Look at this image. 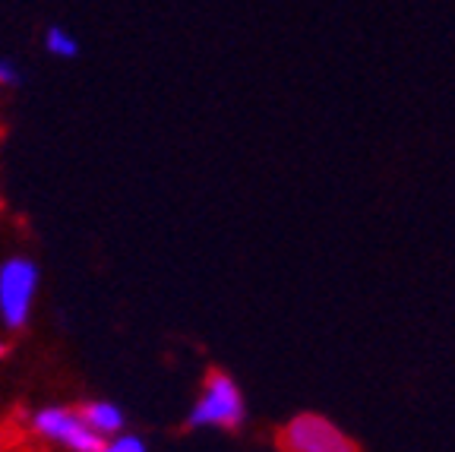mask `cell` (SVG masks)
Listing matches in <instances>:
<instances>
[{
	"label": "cell",
	"mask_w": 455,
	"mask_h": 452,
	"mask_svg": "<svg viewBox=\"0 0 455 452\" xmlns=\"http://www.w3.org/2000/svg\"><path fill=\"white\" fill-rule=\"evenodd\" d=\"M83 417L89 421V427H92L95 433H101V437H117V433L124 431V424H127V417H124V408H117L114 402H89L83 405Z\"/></svg>",
	"instance_id": "5"
},
{
	"label": "cell",
	"mask_w": 455,
	"mask_h": 452,
	"mask_svg": "<svg viewBox=\"0 0 455 452\" xmlns=\"http://www.w3.org/2000/svg\"><path fill=\"white\" fill-rule=\"evenodd\" d=\"M38 266L28 256H10L0 262V319L7 329H22L36 304Z\"/></svg>",
	"instance_id": "2"
},
{
	"label": "cell",
	"mask_w": 455,
	"mask_h": 452,
	"mask_svg": "<svg viewBox=\"0 0 455 452\" xmlns=\"http://www.w3.org/2000/svg\"><path fill=\"white\" fill-rule=\"evenodd\" d=\"M44 48H48V54L64 57V61H70V57L79 54L76 36H73V32H67L64 26H48V32H44Z\"/></svg>",
	"instance_id": "6"
},
{
	"label": "cell",
	"mask_w": 455,
	"mask_h": 452,
	"mask_svg": "<svg viewBox=\"0 0 455 452\" xmlns=\"http://www.w3.org/2000/svg\"><path fill=\"white\" fill-rule=\"evenodd\" d=\"M0 354H4V342H0Z\"/></svg>",
	"instance_id": "9"
},
{
	"label": "cell",
	"mask_w": 455,
	"mask_h": 452,
	"mask_svg": "<svg viewBox=\"0 0 455 452\" xmlns=\"http://www.w3.org/2000/svg\"><path fill=\"white\" fill-rule=\"evenodd\" d=\"M278 443H282L284 452H361L351 433H345L335 421L313 415V411L294 415L282 427Z\"/></svg>",
	"instance_id": "3"
},
{
	"label": "cell",
	"mask_w": 455,
	"mask_h": 452,
	"mask_svg": "<svg viewBox=\"0 0 455 452\" xmlns=\"http://www.w3.org/2000/svg\"><path fill=\"white\" fill-rule=\"evenodd\" d=\"M99 452H146V443L133 433H117V437H108Z\"/></svg>",
	"instance_id": "7"
},
{
	"label": "cell",
	"mask_w": 455,
	"mask_h": 452,
	"mask_svg": "<svg viewBox=\"0 0 455 452\" xmlns=\"http://www.w3.org/2000/svg\"><path fill=\"white\" fill-rule=\"evenodd\" d=\"M20 83V70L10 64L7 57H0V85H16Z\"/></svg>",
	"instance_id": "8"
},
{
	"label": "cell",
	"mask_w": 455,
	"mask_h": 452,
	"mask_svg": "<svg viewBox=\"0 0 455 452\" xmlns=\"http://www.w3.org/2000/svg\"><path fill=\"white\" fill-rule=\"evenodd\" d=\"M32 431L70 452H99V446L105 443V437L89 427L83 411L64 408V405L38 408L36 417H32Z\"/></svg>",
	"instance_id": "4"
},
{
	"label": "cell",
	"mask_w": 455,
	"mask_h": 452,
	"mask_svg": "<svg viewBox=\"0 0 455 452\" xmlns=\"http://www.w3.org/2000/svg\"><path fill=\"white\" fill-rule=\"evenodd\" d=\"M243 415H247V405H243L241 386L228 374H209L206 383H203V392L193 402L187 424L235 431V427H241Z\"/></svg>",
	"instance_id": "1"
}]
</instances>
